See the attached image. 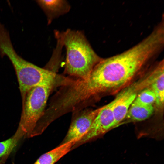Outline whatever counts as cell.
Listing matches in <instances>:
<instances>
[{
	"instance_id": "1",
	"label": "cell",
	"mask_w": 164,
	"mask_h": 164,
	"mask_svg": "<svg viewBox=\"0 0 164 164\" xmlns=\"http://www.w3.org/2000/svg\"><path fill=\"white\" fill-rule=\"evenodd\" d=\"M164 37L153 30L137 44L120 54L102 58L82 80L84 93L94 98L118 94L141 77L163 51Z\"/></svg>"
},
{
	"instance_id": "2",
	"label": "cell",
	"mask_w": 164,
	"mask_h": 164,
	"mask_svg": "<svg viewBox=\"0 0 164 164\" xmlns=\"http://www.w3.org/2000/svg\"><path fill=\"white\" fill-rule=\"evenodd\" d=\"M0 55L6 56L11 61L17 76L22 100L32 88L39 86L53 87L58 83L63 84L65 80H61L55 73L40 67L28 61L15 51L11 42L9 32L0 24Z\"/></svg>"
},
{
	"instance_id": "3",
	"label": "cell",
	"mask_w": 164,
	"mask_h": 164,
	"mask_svg": "<svg viewBox=\"0 0 164 164\" xmlns=\"http://www.w3.org/2000/svg\"><path fill=\"white\" fill-rule=\"evenodd\" d=\"M56 34L66 48V72L80 79L87 78L102 58L94 51L82 32L67 29Z\"/></svg>"
},
{
	"instance_id": "4",
	"label": "cell",
	"mask_w": 164,
	"mask_h": 164,
	"mask_svg": "<svg viewBox=\"0 0 164 164\" xmlns=\"http://www.w3.org/2000/svg\"><path fill=\"white\" fill-rule=\"evenodd\" d=\"M53 87L39 86L33 87L26 94L22 101V111L18 130L24 136L36 135V130Z\"/></svg>"
},
{
	"instance_id": "5",
	"label": "cell",
	"mask_w": 164,
	"mask_h": 164,
	"mask_svg": "<svg viewBox=\"0 0 164 164\" xmlns=\"http://www.w3.org/2000/svg\"><path fill=\"white\" fill-rule=\"evenodd\" d=\"M148 86L147 80L142 76L118 94L113 108L115 126L124 119L138 93Z\"/></svg>"
},
{
	"instance_id": "6",
	"label": "cell",
	"mask_w": 164,
	"mask_h": 164,
	"mask_svg": "<svg viewBox=\"0 0 164 164\" xmlns=\"http://www.w3.org/2000/svg\"><path fill=\"white\" fill-rule=\"evenodd\" d=\"M114 102V99L102 107L87 132L76 144L86 142L115 127L113 112Z\"/></svg>"
},
{
	"instance_id": "7",
	"label": "cell",
	"mask_w": 164,
	"mask_h": 164,
	"mask_svg": "<svg viewBox=\"0 0 164 164\" xmlns=\"http://www.w3.org/2000/svg\"><path fill=\"white\" fill-rule=\"evenodd\" d=\"M101 108L86 111L76 118L61 144L75 139L79 141L87 132Z\"/></svg>"
},
{
	"instance_id": "8",
	"label": "cell",
	"mask_w": 164,
	"mask_h": 164,
	"mask_svg": "<svg viewBox=\"0 0 164 164\" xmlns=\"http://www.w3.org/2000/svg\"><path fill=\"white\" fill-rule=\"evenodd\" d=\"M164 60L157 61L155 72L149 87L155 93L156 100L155 107L162 109L164 101Z\"/></svg>"
},
{
	"instance_id": "9",
	"label": "cell",
	"mask_w": 164,
	"mask_h": 164,
	"mask_svg": "<svg viewBox=\"0 0 164 164\" xmlns=\"http://www.w3.org/2000/svg\"><path fill=\"white\" fill-rule=\"evenodd\" d=\"M38 5L46 14L48 24L53 20L69 11L70 6L65 0H37Z\"/></svg>"
},
{
	"instance_id": "10",
	"label": "cell",
	"mask_w": 164,
	"mask_h": 164,
	"mask_svg": "<svg viewBox=\"0 0 164 164\" xmlns=\"http://www.w3.org/2000/svg\"><path fill=\"white\" fill-rule=\"evenodd\" d=\"M154 110L153 105H143L134 101L120 124L145 120L152 115Z\"/></svg>"
},
{
	"instance_id": "11",
	"label": "cell",
	"mask_w": 164,
	"mask_h": 164,
	"mask_svg": "<svg viewBox=\"0 0 164 164\" xmlns=\"http://www.w3.org/2000/svg\"><path fill=\"white\" fill-rule=\"evenodd\" d=\"M77 142L75 139L61 144L42 155L33 164H54L68 152Z\"/></svg>"
},
{
	"instance_id": "12",
	"label": "cell",
	"mask_w": 164,
	"mask_h": 164,
	"mask_svg": "<svg viewBox=\"0 0 164 164\" xmlns=\"http://www.w3.org/2000/svg\"><path fill=\"white\" fill-rule=\"evenodd\" d=\"M24 136L23 134L17 129L11 138L0 142V159L9 154L16 146L19 141Z\"/></svg>"
},
{
	"instance_id": "13",
	"label": "cell",
	"mask_w": 164,
	"mask_h": 164,
	"mask_svg": "<svg viewBox=\"0 0 164 164\" xmlns=\"http://www.w3.org/2000/svg\"><path fill=\"white\" fill-rule=\"evenodd\" d=\"M155 100L154 92L149 88H147L138 93L134 101L143 105H154Z\"/></svg>"
}]
</instances>
